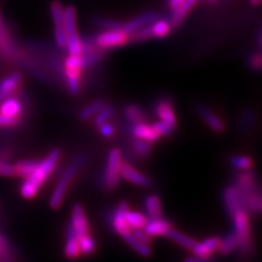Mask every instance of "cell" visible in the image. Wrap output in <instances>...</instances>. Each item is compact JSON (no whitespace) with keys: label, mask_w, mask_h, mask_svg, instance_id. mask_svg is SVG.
<instances>
[{"label":"cell","mask_w":262,"mask_h":262,"mask_svg":"<svg viewBox=\"0 0 262 262\" xmlns=\"http://www.w3.org/2000/svg\"><path fill=\"white\" fill-rule=\"evenodd\" d=\"M61 150L56 147L49 152L46 157L38 161L37 166L32 171V174L24 179L23 184L20 187V194L26 200L35 198L42 186L46 180L54 173L59 160L61 159Z\"/></svg>","instance_id":"1"},{"label":"cell","mask_w":262,"mask_h":262,"mask_svg":"<svg viewBox=\"0 0 262 262\" xmlns=\"http://www.w3.org/2000/svg\"><path fill=\"white\" fill-rule=\"evenodd\" d=\"M84 160H85L84 155L80 154L73 159L68 164L67 167L63 169V171L60 175V178L58 182H57V185L51 195V199H49V207H51L53 210H58L61 207L72 180L76 177L79 168L83 165Z\"/></svg>","instance_id":"2"},{"label":"cell","mask_w":262,"mask_h":262,"mask_svg":"<svg viewBox=\"0 0 262 262\" xmlns=\"http://www.w3.org/2000/svg\"><path fill=\"white\" fill-rule=\"evenodd\" d=\"M232 220L234 223V233L237 237V249L245 256L251 251L253 245L249 213L245 209H241L235 213Z\"/></svg>","instance_id":"3"},{"label":"cell","mask_w":262,"mask_h":262,"mask_svg":"<svg viewBox=\"0 0 262 262\" xmlns=\"http://www.w3.org/2000/svg\"><path fill=\"white\" fill-rule=\"evenodd\" d=\"M121 152L118 147H113L110 150L106 159V165L103 175V186L106 191L117 189L120 184V168H121Z\"/></svg>","instance_id":"4"},{"label":"cell","mask_w":262,"mask_h":262,"mask_svg":"<svg viewBox=\"0 0 262 262\" xmlns=\"http://www.w3.org/2000/svg\"><path fill=\"white\" fill-rule=\"evenodd\" d=\"M96 45L103 49L120 47L129 42V35L122 30H105L94 36Z\"/></svg>","instance_id":"5"},{"label":"cell","mask_w":262,"mask_h":262,"mask_svg":"<svg viewBox=\"0 0 262 262\" xmlns=\"http://www.w3.org/2000/svg\"><path fill=\"white\" fill-rule=\"evenodd\" d=\"M70 227L73 233L76 234L77 238L90 234V225L83 207L79 203H75L71 210V221Z\"/></svg>","instance_id":"6"},{"label":"cell","mask_w":262,"mask_h":262,"mask_svg":"<svg viewBox=\"0 0 262 262\" xmlns=\"http://www.w3.org/2000/svg\"><path fill=\"white\" fill-rule=\"evenodd\" d=\"M51 14L55 27V40L56 44L61 48L66 47L67 36L63 29V7L59 2H53L51 5Z\"/></svg>","instance_id":"7"},{"label":"cell","mask_w":262,"mask_h":262,"mask_svg":"<svg viewBox=\"0 0 262 262\" xmlns=\"http://www.w3.org/2000/svg\"><path fill=\"white\" fill-rule=\"evenodd\" d=\"M120 176L127 180L128 183L134 184L136 186L142 188H150L153 186V183L150 177H147L142 171L136 169L130 163L122 160L121 168H120Z\"/></svg>","instance_id":"8"},{"label":"cell","mask_w":262,"mask_h":262,"mask_svg":"<svg viewBox=\"0 0 262 262\" xmlns=\"http://www.w3.org/2000/svg\"><path fill=\"white\" fill-rule=\"evenodd\" d=\"M128 209V203L126 201H120L111 216V223L114 231L116 232L121 238H125L126 236H128L131 233V228L129 227L125 219V213Z\"/></svg>","instance_id":"9"},{"label":"cell","mask_w":262,"mask_h":262,"mask_svg":"<svg viewBox=\"0 0 262 262\" xmlns=\"http://www.w3.org/2000/svg\"><path fill=\"white\" fill-rule=\"evenodd\" d=\"M22 79L23 77L19 71H13L0 79V103L18 93Z\"/></svg>","instance_id":"10"},{"label":"cell","mask_w":262,"mask_h":262,"mask_svg":"<svg viewBox=\"0 0 262 262\" xmlns=\"http://www.w3.org/2000/svg\"><path fill=\"white\" fill-rule=\"evenodd\" d=\"M24 110L26 107H24V104L18 94L8 97L0 103V114L11 118L22 119Z\"/></svg>","instance_id":"11"},{"label":"cell","mask_w":262,"mask_h":262,"mask_svg":"<svg viewBox=\"0 0 262 262\" xmlns=\"http://www.w3.org/2000/svg\"><path fill=\"white\" fill-rule=\"evenodd\" d=\"M221 245V238L216 236L209 237L202 242H196L191 249L193 255L201 258H211L215 252L219 251Z\"/></svg>","instance_id":"12"},{"label":"cell","mask_w":262,"mask_h":262,"mask_svg":"<svg viewBox=\"0 0 262 262\" xmlns=\"http://www.w3.org/2000/svg\"><path fill=\"white\" fill-rule=\"evenodd\" d=\"M223 202L226 209V212L231 219L235 215L236 212H238L241 209H244L242 199L238 190L236 189L234 185H229L225 187L223 191Z\"/></svg>","instance_id":"13"},{"label":"cell","mask_w":262,"mask_h":262,"mask_svg":"<svg viewBox=\"0 0 262 262\" xmlns=\"http://www.w3.org/2000/svg\"><path fill=\"white\" fill-rule=\"evenodd\" d=\"M160 18H161V15L158 12H153V11L143 12L141 14L137 15L136 18L131 19L128 22L124 23L122 30H124L128 35H130L131 33H134L135 31L141 29L145 26H149V24L159 20Z\"/></svg>","instance_id":"14"},{"label":"cell","mask_w":262,"mask_h":262,"mask_svg":"<svg viewBox=\"0 0 262 262\" xmlns=\"http://www.w3.org/2000/svg\"><path fill=\"white\" fill-rule=\"evenodd\" d=\"M196 113L199 114V116L204 120V122L214 131L216 134H222L225 130V124L224 121L221 119L219 116L212 112L209 107L203 104H198L195 106Z\"/></svg>","instance_id":"15"},{"label":"cell","mask_w":262,"mask_h":262,"mask_svg":"<svg viewBox=\"0 0 262 262\" xmlns=\"http://www.w3.org/2000/svg\"><path fill=\"white\" fill-rule=\"evenodd\" d=\"M155 114L158 115L161 121L165 122V124L171 126L173 128L176 127L177 119L175 111L173 108V105L166 98H162V100L158 101L157 105H155Z\"/></svg>","instance_id":"16"},{"label":"cell","mask_w":262,"mask_h":262,"mask_svg":"<svg viewBox=\"0 0 262 262\" xmlns=\"http://www.w3.org/2000/svg\"><path fill=\"white\" fill-rule=\"evenodd\" d=\"M173 228L167 220H164L163 217L159 219H150L147 221L146 225L144 226V232L151 236V237H162L167 236L170 229Z\"/></svg>","instance_id":"17"},{"label":"cell","mask_w":262,"mask_h":262,"mask_svg":"<svg viewBox=\"0 0 262 262\" xmlns=\"http://www.w3.org/2000/svg\"><path fill=\"white\" fill-rule=\"evenodd\" d=\"M131 135L136 139H140V140H144L150 143L158 141L161 137L158 134V131L154 129V127L145 124V121L138 122V124L133 125V128H131Z\"/></svg>","instance_id":"18"},{"label":"cell","mask_w":262,"mask_h":262,"mask_svg":"<svg viewBox=\"0 0 262 262\" xmlns=\"http://www.w3.org/2000/svg\"><path fill=\"white\" fill-rule=\"evenodd\" d=\"M81 68L73 67V66H64L62 70V77H64L69 92L76 95L80 92V79Z\"/></svg>","instance_id":"19"},{"label":"cell","mask_w":262,"mask_h":262,"mask_svg":"<svg viewBox=\"0 0 262 262\" xmlns=\"http://www.w3.org/2000/svg\"><path fill=\"white\" fill-rule=\"evenodd\" d=\"M63 255L69 260H77L81 256V250H80L78 238L76 234L73 233L70 225L67 228V242H66V245H64Z\"/></svg>","instance_id":"20"},{"label":"cell","mask_w":262,"mask_h":262,"mask_svg":"<svg viewBox=\"0 0 262 262\" xmlns=\"http://www.w3.org/2000/svg\"><path fill=\"white\" fill-rule=\"evenodd\" d=\"M63 29L67 37L79 34L77 31V12L75 7L69 6L63 9Z\"/></svg>","instance_id":"21"},{"label":"cell","mask_w":262,"mask_h":262,"mask_svg":"<svg viewBox=\"0 0 262 262\" xmlns=\"http://www.w3.org/2000/svg\"><path fill=\"white\" fill-rule=\"evenodd\" d=\"M196 3V0H184V2L180 4L175 10H173V14H171L170 18V26L177 28L180 24L183 23L186 15L190 12L192 7Z\"/></svg>","instance_id":"22"},{"label":"cell","mask_w":262,"mask_h":262,"mask_svg":"<svg viewBox=\"0 0 262 262\" xmlns=\"http://www.w3.org/2000/svg\"><path fill=\"white\" fill-rule=\"evenodd\" d=\"M144 207L147 219H159L163 216L161 198L158 194H149L144 200Z\"/></svg>","instance_id":"23"},{"label":"cell","mask_w":262,"mask_h":262,"mask_svg":"<svg viewBox=\"0 0 262 262\" xmlns=\"http://www.w3.org/2000/svg\"><path fill=\"white\" fill-rule=\"evenodd\" d=\"M37 164H38V160H20L18 162L13 163L15 177L26 179L32 174V171L35 169Z\"/></svg>","instance_id":"24"},{"label":"cell","mask_w":262,"mask_h":262,"mask_svg":"<svg viewBox=\"0 0 262 262\" xmlns=\"http://www.w3.org/2000/svg\"><path fill=\"white\" fill-rule=\"evenodd\" d=\"M166 237H168L170 241H173L174 243L179 245L180 247H183L189 251H191L193 246L196 243L193 238H191L190 236H188L187 234L180 232V231H177V229H175V228H171Z\"/></svg>","instance_id":"25"},{"label":"cell","mask_w":262,"mask_h":262,"mask_svg":"<svg viewBox=\"0 0 262 262\" xmlns=\"http://www.w3.org/2000/svg\"><path fill=\"white\" fill-rule=\"evenodd\" d=\"M125 219L131 229H142L146 225L147 221H149L147 216L142 214V213L131 211L129 209L125 213Z\"/></svg>","instance_id":"26"},{"label":"cell","mask_w":262,"mask_h":262,"mask_svg":"<svg viewBox=\"0 0 262 262\" xmlns=\"http://www.w3.org/2000/svg\"><path fill=\"white\" fill-rule=\"evenodd\" d=\"M124 114L125 117L128 120L129 124L135 125L138 122H142L145 119L144 112L136 104H128L124 107Z\"/></svg>","instance_id":"27"},{"label":"cell","mask_w":262,"mask_h":262,"mask_svg":"<svg viewBox=\"0 0 262 262\" xmlns=\"http://www.w3.org/2000/svg\"><path fill=\"white\" fill-rule=\"evenodd\" d=\"M229 164L235 169L244 171V170H250L255 165V161H253L248 155H233L229 158Z\"/></svg>","instance_id":"28"},{"label":"cell","mask_w":262,"mask_h":262,"mask_svg":"<svg viewBox=\"0 0 262 262\" xmlns=\"http://www.w3.org/2000/svg\"><path fill=\"white\" fill-rule=\"evenodd\" d=\"M131 150L135 153L136 157L138 158H147L152 152V143L140 140V139H134L133 142H131Z\"/></svg>","instance_id":"29"},{"label":"cell","mask_w":262,"mask_h":262,"mask_svg":"<svg viewBox=\"0 0 262 262\" xmlns=\"http://www.w3.org/2000/svg\"><path fill=\"white\" fill-rule=\"evenodd\" d=\"M170 29H171L170 22L165 19L160 18L159 20L151 23V31H152L153 37H158V38L166 37L169 34Z\"/></svg>","instance_id":"30"},{"label":"cell","mask_w":262,"mask_h":262,"mask_svg":"<svg viewBox=\"0 0 262 262\" xmlns=\"http://www.w3.org/2000/svg\"><path fill=\"white\" fill-rule=\"evenodd\" d=\"M124 239L126 241V243L130 246V247L133 248L137 253H139V255H140L141 257H144V258L151 257L152 249H151L150 246L144 245L139 241H137L135 237L131 235V233L128 236H126Z\"/></svg>","instance_id":"31"},{"label":"cell","mask_w":262,"mask_h":262,"mask_svg":"<svg viewBox=\"0 0 262 262\" xmlns=\"http://www.w3.org/2000/svg\"><path fill=\"white\" fill-rule=\"evenodd\" d=\"M237 249V237L233 232L226 235L225 238L221 239V245H220V253L223 256H227L229 253H232Z\"/></svg>","instance_id":"32"},{"label":"cell","mask_w":262,"mask_h":262,"mask_svg":"<svg viewBox=\"0 0 262 262\" xmlns=\"http://www.w3.org/2000/svg\"><path fill=\"white\" fill-rule=\"evenodd\" d=\"M104 104L105 103L102 100H96V101L91 102L89 105H86L83 110L80 112L79 118L82 121H85V120H88L90 118L94 117L95 115H96V113L103 107Z\"/></svg>","instance_id":"33"},{"label":"cell","mask_w":262,"mask_h":262,"mask_svg":"<svg viewBox=\"0 0 262 262\" xmlns=\"http://www.w3.org/2000/svg\"><path fill=\"white\" fill-rule=\"evenodd\" d=\"M78 242H79V246H80L81 255L91 256L95 252L96 244L93 239V237L90 234L80 237V238H78Z\"/></svg>","instance_id":"34"},{"label":"cell","mask_w":262,"mask_h":262,"mask_svg":"<svg viewBox=\"0 0 262 262\" xmlns=\"http://www.w3.org/2000/svg\"><path fill=\"white\" fill-rule=\"evenodd\" d=\"M92 22L97 28H101L104 30H119L124 27V23L120 21L103 18V16H96V18H93Z\"/></svg>","instance_id":"35"},{"label":"cell","mask_w":262,"mask_h":262,"mask_svg":"<svg viewBox=\"0 0 262 262\" xmlns=\"http://www.w3.org/2000/svg\"><path fill=\"white\" fill-rule=\"evenodd\" d=\"M115 113V110L112 105H106L104 104L103 107L98 111L95 115V118H94V125L100 127L101 125L105 124V122H107Z\"/></svg>","instance_id":"36"},{"label":"cell","mask_w":262,"mask_h":262,"mask_svg":"<svg viewBox=\"0 0 262 262\" xmlns=\"http://www.w3.org/2000/svg\"><path fill=\"white\" fill-rule=\"evenodd\" d=\"M22 119L18 118H11L5 116V115L0 114V129H12L18 127L21 124Z\"/></svg>","instance_id":"37"},{"label":"cell","mask_w":262,"mask_h":262,"mask_svg":"<svg viewBox=\"0 0 262 262\" xmlns=\"http://www.w3.org/2000/svg\"><path fill=\"white\" fill-rule=\"evenodd\" d=\"M0 177H15L13 163H10L9 161L0 160Z\"/></svg>","instance_id":"38"},{"label":"cell","mask_w":262,"mask_h":262,"mask_svg":"<svg viewBox=\"0 0 262 262\" xmlns=\"http://www.w3.org/2000/svg\"><path fill=\"white\" fill-rule=\"evenodd\" d=\"M131 235H133L137 241H139L140 243L147 245V246H151L152 245V237L147 235L144 229H131Z\"/></svg>","instance_id":"39"},{"label":"cell","mask_w":262,"mask_h":262,"mask_svg":"<svg viewBox=\"0 0 262 262\" xmlns=\"http://www.w3.org/2000/svg\"><path fill=\"white\" fill-rule=\"evenodd\" d=\"M153 127H154V129L158 131V134L162 137V136H165V137H168V136H170L171 134H173V131H174V128L171 127V126H169V125H167V124H165V122H163V121H157V122H154V124L152 125Z\"/></svg>","instance_id":"40"},{"label":"cell","mask_w":262,"mask_h":262,"mask_svg":"<svg viewBox=\"0 0 262 262\" xmlns=\"http://www.w3.org/2000/svg\"><path fill=\"white\" fill-rule=\"evenodd\" d=\"M253 121V112L250 110L245 111V113L242 115V118L239 120V128L242 130L248 129Z\"/></svg>","instance_id":"41"},{"label":"cell","mask_w":262,"mask_h":262,"mask_svg":"<svg viewBox=\"0 0 262 262\" xmlns=\"http://www.w3.org/2000/svg\"><path fill=\"white\" fill-rule=\"evenodd\" d=\"M248 63H249V67L255 70V71H259L261 69V66H262V58H261V54L260 53H257L255 55H252L249 60H248Z\"/></svg>","instance_id":"42"},{"label":"cell","mask_w":262,"mask_h":262,"mask_svg":"<svg viewBox=\"0 0 262 262\" xmlns=\"http://www.w3.org/2000/svg\"><path fill=\"white\" fill-rule=\"evenodd\" d=\"M100 134L105 138H112L115 134V129L113 125L108 124V122H105V124L100 126Z\"/></svg>","instance_id":"43"},{"label":"cell","mask_w":262,"mask_h":262,"mask_svg":"<svg viewBox=\"0 0 262 262\" xmlns=\"http://www.w3.org/2000/svg\"><path fill=\"white\" fill-rule=\"evenodd\" d=\"M12 157V149L9 146H0V160L9 161Z\"/></svg>","instance_id":"44"},{"label":"cell","mask_w":262,"mask_h":262,"mask_svg":"<svg viewBox=\"0 0 262 262\" xmlns=\"http://www.w3.org/2000/svg\"><path fill=\"white\" fill-rule=\"evenodd\" d=\"M183 262H211V258H201L195 255L186 257Z\"/></svg>","instance_id":"45"},{"label":"cell","mask_w":262,"mask_h":262,"mask_svg":"<svg viewBox=\"0 0 262 262\" xmlns=\"http://www.w3.org/2000/svg\"><path fill=\"white\" fill-rule=\"evenodd\" d=\"M184 2V0H168V7H169V9L173 11V10H175L176 8L182 4Z\"/></svg>","instance_id":"46"},{"label":"cell","mask_w":262,"mask_h":262,"mask_svg":"<svg viewBox=\"0 0 262 262\" xmlns=\"http://www.w3.org/2000/svg\"><path fill=\"white\" fill-rule=\"evenodd\" d=\"M260 3H261V0H250V4L253 6H258V5H260Z\"/></svg>","instance_id":"47"},{"label":"cell","mask_w":262,"mask_h":262,"mask_svg":"<svg viewBox=\"0 0 262 262\" xmlns=\"http://www.w3.org/2000/svg\"><path fill=\"white\" fill-rule=\"evenodd\" d=\"M207 2H209V3H212V4H213V3H216L217 0H207Z\"/></svg>","instance_id":"48"},{"label":"cell","mask_w":262,"mask_h":262,"mask_svg":"<svg viewBox=\"0 0 262 262\" xmlns=\"http://www.w3.org/2000/svg\"><path fill=\"white\" fill-rule=\"evenodd\" d=\"M0 262H3V258H2V248H0Z\"/></svg>","instance_id":"49"},{"label":"cell","mask_w":262,"mask_h":262,"mask_svg":"<svg viewBox=\"0 0 262 262\" xmlns=\"http://www.w3.org/2000/svg\"><path fill=\"white\" fill-rule=\"evenodd\" d=\"M4 21H3V18H2V14H0V23H3Z\"/></svg>","instance_id":"50"}]
</instances>
